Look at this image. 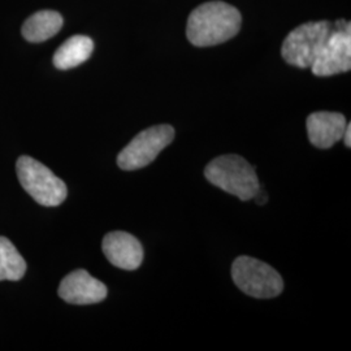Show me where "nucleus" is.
<instances>
[{
    "label": "nucleus",
    "instance_id": "9",
    "mask_svg": "<svg viewBox=\"0 0 351 351\" xmlns=\"http://www.w3.org/2000/svg\"><path fill=\"white\" fill-rule=\"evenodd\" d=\"M106 258L114 267L134 271L141 267L143 261V247L138 239L126 232H111L101 243Z\"/></svg>",
    "mask_w": 351,
    "mask_h": 351
},
{
    "label": "nucleus",
    "instance_id": "6",
    "mask_svg": "<svg viewBox=\"0 0 351 351\" xmlns=\"http://www.w3.org/2000/svg\"><path fill=\"white\" fill-rule=\"evenodd\" d=\"M175 129L155 125L141 132L117 156V165L124 171H136L152 163L162 151L172 143Z\"/></svg>",
    "mask_w": 351,
    "mask_h": 351
},
{
    "label": "nucleus",
    "instance_id": "1",
    "mask_svg": "<svg viewBox=\"0 0 351 351\" xmlns=\"http://www.w3.org/2000/svg\"><path fill=\"white\" fill-rule=\"evenodd\" d=\"M241 24L237 8L224 1H208L189 16L186 36L194 46H216L237 36Z\"/></svg>",
    "mask_w": 351,
    "mask_h": 351
},
{
    "label": "nucleus",
    "instance_id": "14",
    "mask_svg": "<svg viewBox=\"0 0 351 351\" xmlns=\"http://www.w3.org/2000/svg\"><path fill=\"white\" fill-rule=\"evenodd\" d=\"M252 199H256L258 204H265L268 198H267V194H265V191H264L263 189L259 188V190L256 191V194L254 195Z\"/></svg>",
    "mask_w": 351,
    "mask_h": 351
},
{
    "label": "nucleus",
    "instance_id": "7",
    "mask_svg": "<svg viewBox=\"0 0 351 351\" xmlns=\"http://www.w3.org/2000/svg\"><path fill=\"white\" fill-rule=\"evenodd\" d=\"M311 69L313 73L319 77L349 72L351 69V32L332 29Z\"/></svg>",
    "mask_w": 351,
    "mask_h": 351
},
{
    "label": "nucleus",
    "instance_id": "3",
    "mask_svg": "<svg viewBox=\"0 0 351 351\" xmlns=\"http://www.w3.org/2000/svg\"><path fill=\"white\" fill-rule=\"evenodd\" d=\"M16 171L21 186L40 206L56 207L66 199L65 182L45 164L30 156H21L16 164Z\"/></svg>",
    "mask_w": 351,
    "mask_h": 351
},
{
    "label": "nucleus",
    "instance_id": "15",
    "mask_svg": "<svg viewBox=\"0 0 351 351\" xmlns=\"http://www.w3.org/2000/svg\"><path fill=\"white\" fill-rule=\"evenodd\" d=\"M342 139H343V142H345V145L348 146V147H350L351 146V125L350 124H348L346 125V129H345V133H343V136H342Z\"/></svg>",
    "mask_w": 351,
    "mask_h": 351
},
{
    "label": "nucleus",
    "instance_id": "12",
    "mask_svg": "<svg viewBox=\"0 0 351 351\" xmlns=\"http://www.w3.org/2000/svg\"><path fill=\"white\" fill-rule=\"evenodd\" d=\"M63 17L56 11H39L23 25V36L29 42H45L56 36L63 26Z\"/></svg>",
    "mask_w": 351,
    "mask_h": 351
},
{
    "label": "nucleus",
    "instance_id": "4",
    "mask_svg": "<svg viewBox=\"0 0 351 351\" xmlns=\"http://www.w3.org/2000/svg\"><path fill=\"white\" fill-rule=\"evenodd\" d=\"M332 29L329 21H311L295 27L282 43V58L297 68H311Z\"/></svg>",
    "mask_w": 351,
    "mask_h": 351
},
{
    "label": "nucleus",
    "instance_id": "2",
    "mask_svg": "<svg viewBox=\"0 0 351 351\" xmlns=\"http://www.w3.org/2000/svg\"><path fill=\"white\" fill-rule=\"evenodd\" d=\"M204 176L213 186L243 202L252 199L261 188L255 169L239 155H223L213 159L206 167Z\"/></svg>",
    "mask_w": 351,
    "mask_h": 351
},
{
    "label": "nucleus",
    "instance_id": "5",
    "mask_svg": "<svg viewBox=\"0 0 351 351\" xmlns=\"http://www.w3.org/2000/svg\"><path fill=\"white\" fill-rule=\"evenodd\" d=\"M232 277L239 290L259 300L275 298L284 289V281L276 269L251 256H239L234 261Z\"/></svg>",
    "mask_w": 351,
    "mask_h": 351
},
{
    "label": "nucleus",
    "instance_id": "11",
    "mask_svg": "<svg viewBox=\"0 0 351 351\" xmlns=\"http://www.w3.org/2000/svg\"><path fill=\"white\" fill-rule=\"evenodd\" d=\"M94 51V42L86 36H75L66 39L53 55V65L66 71L85 63Z\"/></svg>",
    "mask_w": 351,
    "mask_h": 351
},
{
    "label": "nucleus",
    "instance_id": "10",
    "mask_svg": "<svg viewBox=\"0 0 351 351\" xmlns=\"http://www.w3.org/2000/svg\"><path fill=\"white\" fill-rule=\"evenodd\" d=\"M346 125L342 113L315 112L307 117L308 138L317 149H330L336 145L342 139Z\"/></svg>",
    "mask_w": 351,
    "mask_h": 351
},
{
    "label": "nucleus",
    "instance_id": "8",
    "mask_svg": "<svg viewBox=\"0 0 351 351\" xmlns=\"http://www.w3.org/2000/svg\"><path fill=\"white\" fill-rule=\"evenodd\" d=\"M59 297L71 304H94L107 298V287L88 271L77 269L63 278L59 287Z\"/></svg>",
    "mask_w": 351,
    "mask_h": 351
},
{
    "label": "nucleus",
    "instance_id": "13",
    "mask_svg": "<svg viewBox=\"0 0 351 351\" xmlns=\"http://www.w3.org/2000/svg\"><path fill=\"white\" fill-rule=\"evenodd\" d=\"M26 263L12 242L0 237V281H19L25 276Z\"/></svg>",
    "mask_w": 351,
    "mask_h": 351
}]
</instances>
